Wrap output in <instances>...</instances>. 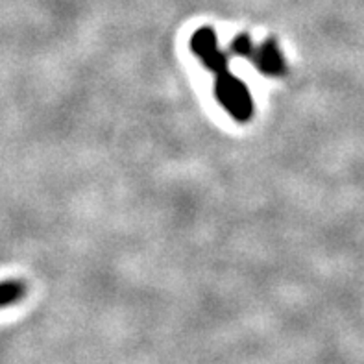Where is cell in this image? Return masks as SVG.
<instances>
[{
  "mask_svg": "<svg viewBox=\"0 0 364 364\" xmlns=\"http://www.w3.org/2000/svg\"><path fill=\"white\" fill-rule=\"evenodd\" d=\"M222 76H224V80L218 83V97L230 107L233 115H237L239 119H242V117L246 119L250 115V109H252L248 92L239 82L231 80L228 74H222Z\"/></svg>",
  "mask_w": 364,
  "mask_h": 364,
  "instance_id": "obj_1",
  "label": "cell"
},
{
  "mask_svg": "<svg viewBox=\"0 0 364 364\" xmlns=\"http://www.w3.org/2000/svg\"><path fill=\"white\" fill-rule=\"evenodd\" d=\"M257 60L259 67L268 74H277L283 69L282 58H279V54H277V50L272 45L264 46L263 50H261V54L257 55Z\"/></svg>",
  "mask_w": 364,
  "mask_h": 364,
  "instance_id": "obj_2",
  "label": "cell"
},
{
  "mask_svg": "<svg viewBox=\"0 0 364 364\" xmlns=\"http://www.w3.org/2000/svg\"><path fill=\"white\" fill-rule=\"evenodd\" d=\"M26 292V287L21 282H0V307L18 301Z\"/></svg>",
  "mask_w": 364,
  "mask_h": 364,
  "instance_id": "obj_3",
  "label": "cell"
}]
</instances>
